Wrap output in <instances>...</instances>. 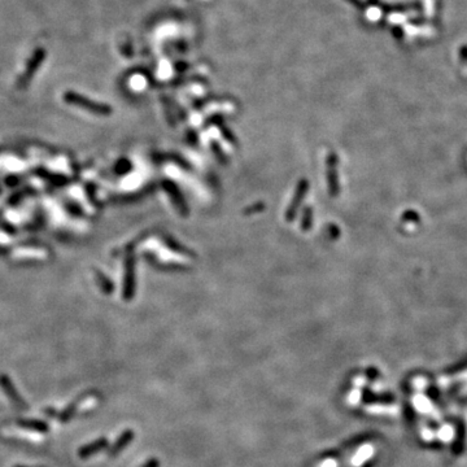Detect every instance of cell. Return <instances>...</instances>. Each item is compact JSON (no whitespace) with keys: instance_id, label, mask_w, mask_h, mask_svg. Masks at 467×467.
<instances>
[{"instance_id":"cell-8","label":"cell","mask_w":467,"mask_h":467,"mask_svg":"<svg viewBox=\"0 0 467 467\" xmlns=\"http://www.w3.org/2000/svg\"><path fill=\"white\" fill-rule=\"evenodd\" d=\"M453 434L454 431L451 426H444V427H441L440 431H439V438L443 441H449L453 438Z\"/></svg>"},{"instance_id":"cell-2","label":"cell","mask_w":467,"mask_h":467,"mask_svg":"<svg viewBox=\"0 0 467 467\" xmlns=\"http://www.w3.org/2000/svg\"><path fill=\"white\" fill-rule=\"evenodd\" d=\"M45 58V49L44 48H36L35 52L32 53V56L30 57L29 62L26 65L25 73H23L18 79V87L19 88H25L29 82L31 81V78L34 77L35 74V71L38 70V68L42 65V62L44 61Z\"/></svg>"},{"instance_id":"cell-9","label":"cell","mask_w":467,"mask_h":467,"mask_svg":"<svg viewBox=\"0 0 467 467\" xmlns=\"http://www.w3.org/2000/svg\"><path fill=\"white\" fill-rule=\"evenodd\" d=\"M422 438L425 439V440L430 441V440H432V439L435 438V435H434V432L430 431L428 428H426L425 431H422Z\"/></svg>"},{"instance_id":"cell-1","label":"cell","mask_w":467,"mask_h":467,"mask_svg":"<svg viewBox=\"0 0 467 467\" xmlns=\"http://www.w3.org/2000/svg\"><path fill=\"white\" fill-rule=\"evenodd\" d=\"M64 100L68 104H70V105L82 108V109H86L91 112V113L99 114V116H108L112 112V109L108 107L107 104L96 103V101L91 100V99L86 96H82V95L74 92V91H68L64 95Z\"/></svg>"},{"instance_id":"cell-6","label":"cell","mask_w":467,"mask_h":467,"mask_svg":"<svg viewBox=\"0 0 467 467\" xmlns=\"http://www.w3.org/2000/svg\"><path fill=\"white\" fill-rule=\"evenodd\" d=\"M105 444H107V441L105 440H99V441H96V443H92V444L87 445V447L82 448L81 451H79V457L81 458L90 457L92 453H96V452H99L100 449H103Z\"/></svg>"},{"instance_id":"cell-3","label":"cell","mask_w":467,"mask_h":467,"mask_svg":"<svg viewBox=\"0 0 467 467\" xmlns=\"http://www.w3.org/2000/svg\"><path fill=\"white\" fill-rule=\"evenodd\" d=\"M0 386H1L3 391L5 392V395L8 396V399L13 402V405L18 409H26L25 401L19 397L17 391L13 387L12 382L5 375H0Z\"/></svg>"},{"instance_id":"cell-5","label":"cell","mask_w":467,"mask_h":467,"mask_svg":"<svg viewBox=\"0 0 467 467\" xmlns=\"http://www.w3.org/2000/svg\"><path fill=\"white\" fill-rule=\"evenodd\" d=\"M19 427H23L29 431H36V432H47L48 427L45 423L39 421H21L18 422Z\"/></svg>"},{"instance_id":"cell-7","label":"cell","mask_w":467,"mask_h":467,"mask_svg":"<svg viewBox=\"0 0 467 467\" xmlns=\"http://www.w3.org/2000/svg\"><path fill=\"white\" fill-rule=\"evenodd\" d=\"M413 402H414L415 409L421 413H430L432 410V404L430 402V400L426 399L425 396L422 395H417L413 399Z\"/></svg>"},{"instance_id":"cell-4","label":"cell","mask_w":467,"mask_h":467,"mask_svg":"<svg viewBox=\"0 0 467 467\" xmlns=\"http://www.w3.org/2000/svg\"><path fill=\"white\" fill-rule=\"evenodd\" d=\"M125 283H123V297L131 298L134 293V258L129 256L126 259V267H125Z\"/></svg>"}]
</instances>
